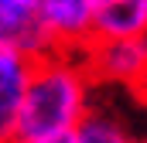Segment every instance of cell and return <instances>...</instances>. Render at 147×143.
I'll return each instance as SVG.
<instances>
[{"mask_svg": "<svg viewBox=\"0 0 147 143\" xmlns=\"http://www.w3.org/2000/svg\"><path fill=\"white\" fill-rule=\"evenodd\" d=\"M137 143H147V130H144V133H140V136H137Z\"/></svg>", "mask_w": 147, "mask_h": 143, "instance_id": "cell-9", "label": "cell"}, {"mask_svg": "<svg viewBox=\"0 0 147 143\" xmlns=\"http://www.w3.org/2000/svg\"><path fill=\"white\" fill-rule=\"evenodd\" d=\"M31 55L0 44V143H17V116L31 75Z\"/></svg>", "mask_w": 147, "mask_h": 143, "instance_id": "cell-4", "label": "cell"}, {"mask_svg": "<svg viewBox=\"0 0 147 143\" xmlns=\"http://www.w3.org/2000/svg\"><path fill=\"white\" fill-rule=\"evenodd\" d=\"M99 85L82 51H45L31 61L17 116V140L65 136L92 109Z\"/></svg>", "mask_w": 147, "mask_h": 143, "instance_id": "cell-1", "label": "cell"}, {"mask_svg": "<svg viewBox=\"0 0 147 143\" xmlns=\"http://www.w3.org/2000/svg\"><path fill=\"white\" fill-rule=\"evenodd\" d=\"M72 143H137V133L116 109L99 102V96H96L92 109L72 130Z\"/></svg>", "mask_w": 147, "mask_h": 143, "instance_id": "cell-7", "label": "cell"}, {"mask_svg": "<svg viewBox=\"0 0 147 143\" xmlns=\"http://www.w3.org/2000/svg\"><path fill=\"white\" fill-rule=\"evenodd\" d=\"M17 143H72V133H65V136H45V140H17Z\"/></svg>", "mask_w": 147, "mask_h": 143, "instance_id": "cell-8", "label": "cell"}, {"mask_svg": "<svg viewBox=\"0 0 147 143\" xmlns=\"http://www.w3.org/2000/svg\"><path fill=\"white\" fill-rule=\"evenodd\" d=\"M0 44L21 48L31 58L51 51L38 21V0H0Z\"/></svg>", "mask_w": 147, "mask_h": 143, "instance_id": "cell-5", "label": "cell"}, {"mask_svg": "<svg viewBox=\"0 0 147 143\" xmlns=\"http://www.w3.org/2000/svg\"><path fill=\"white\" fill-rule=\"evenodd\" d=\"M147 37V0H96L92 41Z\"/></svg>", "mask_w": 147, "mask_h": 143, "instance_id": "cell-6", "label": "cell"}, {"mask_svg": "<svg viewBox=\"0 0 147 143\" xmlns=\"http://www.w3.org/2000/svg\"><path fill=\"white\" fill-rule=\"evenodd\" d=\"M86 65L92 72L96 85H123V89H144L147 85V37H110V41H89L82 48Z\"/></svg>", "mask_w": 147, "mask_h": 143, "instance_id": "cell-2", "label": "cell"}, {"mask_svg": "<svg viewBox=\"0 0 147 143\" xmlns=\"http://www.w3.org/2000/svg\"><path fill=\"white\" fill-rule=\"evenodd\" d=\"M96 0H38V21L51 51H82L92 41Z\"/></svg>", "mask_w": 147, "mask_h": 143, "instance_id": "cell-3", "label": "cell"}]
</instances>
